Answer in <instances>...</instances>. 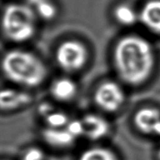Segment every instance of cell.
I'll list each match as a JSON object with an SVG mask.
<instances>
[{"instance_id":"cell-1","label":"cell","mask_w":160,"mask_h":160,"mask_svg":"<svg viewBox=\"0 0 160 160\" xmlns=\"http://www.w3.org/2000/svg\"><path fill=\"white\" fill-rule=\"evenodd\" d=\"M115 72L122 84L139 87L152 76L156 57L152 46L146 39L131 35L122 37L113 52Z\"/></svg>"},{"instance_id":"cell-2","label":"cell","mask_w":160,"mask_h":160,"mask_svg":"<svg viewBox=\"0 0 160 160\" xmlns=\"http://www.w3.org/2000/svg\"><path fill=\"white\" fill-rule=\"evenodd\" d=\"M2 72L6 79L23 89L41 86L48 74L42 59L33 52L22 49L11 50L4 54L2 59Z\"/></svg>"},{"instance_id":"cell-3","label":"cell","mask_w":160,"mask_h":160,"mask_svg":"<svg viewBox=\"0 0 160 160\" xmlns=\"http://www.w3.org/2000/svg\"><path fill=\"white\" fill-rule=\"evenodd\" d=\"M37 17L27 4H11L4 8L2 28L4 36L14 42H27L35 35Z\"/></svg>"},{"instance_id":"cell-4","label":"cell","mask_w":160,"mask_h":160,"mask_svg":"<svg viewBox=\"0 0 160 160\" xmlns=\"http://www.w3.org/2000/svg\"><path fill=\"white\" fill-rule=\"evenodd\" d=\"M92 99L97 108L104 114H116L127 101L123 85L115 80H104L96 86Z\"/></svg>"},{"instance_id":"cell-5","label":"cell","mask_w":160,"mask_h":160,"mask_svg":"<svg viewBox=\"0 0 160 160\" xmlns=\"http://www.w3.org/2000/svg\"><path fill=\"white\" fill-rule=\"evenodd\" d=\"M89 59V52L84 43L69 40L60 43L55 52V60L60 69L76 73L84 69Z\"/></svg>"},{"instance_id":"cell-6","label":"cell","mask_w":160,"mask_h":160,"mask_svg":"<svg viewBox=\"0 0 160 160\" xmlns=\"http://www.w3.org/2000/svg\"><path fill=\"white\" fill-rule=\"evenodd\" d=\"M132 122L139 133L160 138V108L157 106L145 105L137 108Z\"/></svg>"},{"instance_id":"cell-7","label":"cell","mask_w":160,"mask_h":160,"mask_svg":"<svg viewBox=\"0 0 160 160\" xmlns=\"http://www.w3.org/2000/svg\"><path fill=\"white\" fill-rule=\"evenodd\" d=\"M84 128V138L92 142L106 139L111 132V123L104 115L88 113L81 117Z\"/></svg>"},{"instance_id":"cell-8","label":"cell","mask_w":160,"mask_h":160,"mask_svg":"<svg viewBox=\"0 0 160 160\" xmlns=\"http://www.w3.org/2000/svg\"><path fill=\"white\" fill-rule=\"evenodd\" d=\"M33 101L32 95L23 88L5 87L0 93V108L3 113H13L28 107Z\"/></svg>"},{"instance_id":"cell-9","label":"cell","mask_w":160,"mask_h":160,"mask_svg":"<svg viewBox=\"0 0 160 160\" xmlns=\"http://www.w3.org/2000/svg\"><path fill=\"white\" fill-rule=\"evenodd\" d=\"M40 133L42 141L47 146L55 150L69 149L78 140L66 128H52L43 127Z\"/></svg>"},{"instance_id":"cell-10","label":"cell","mask_w":160,"mask_h":160,"mask_svg":"<svg viewBox=\"0 0 160 160\" xmlns=\"http://www.w3.org/2000/svg\"><path fill=\"white\" fill-rule=\"evenodd\" d=\"M49 93L54 101L61 103H67L73 101L78 93L77 82L70 77H59L52 81Z\"/></svg>"},{"instance_id":"cell-11","label":"cell","mask_w":160,"mask_h":160,"mask_svg":"<svg viewBox=\"0 0 160 160\" xmlns=\"http://www.w3.org/2000/svg\"><path fill=\"white\" fill-rule=\"evenodd\" d=\"M139 21L152 32L160 34V0H149L143 5Z\"/></svg>"},{"instance_id":"cell-12","label":"cell","mask_w":160,"mask_h":160,"mask_svg":"<svg viewBox=\"0 0 160 160\" xmlns=\"http://www.w3.org/2000/svg\"><path fill=\"white\" fill-rule=\"evenodd\" d=\"M77 160H120V158L110 147L94 145L83 150Z\"/></svg>"},{"instance_id":"cell-13","label":"cell","mask_w":160,"mask_h":160,"mask_svg":"<svg viewBox=\"0 0 160 160\" xmlns=\"http://www.w3.org/2000/svg\"><path fill=\"white\" fill-rule=\"evenodd\" d=\"M36 17L45 21H51L57 16V7L51 0H26Z\"/></svg>"},{"instance_id":"cell-14","label":"cell","mask_w":160,"mask_h":160,"mask_svg":"<svg viewBox=\"0 0 160 160\" xmlns=\"http://www.w3.org/2000/svg\"><path fill=\"white\" fill-rule=\"evenodd\" d=\"M114 16L115 20L124 26H132L139 20V12H137L134 8L127 4L117 5L115 8Z\"/></svg>"},{"instance_id":"cell-15","label":"cell","mask_w":160,"mask_h":160,"mask_svg":"<svg viewBox=\"0 0 160 160\" xmlns=\"http://www.w3.org/2000/svg\"><path fill=\"white\" fill-rule=\"evenodd\" d=\"M70 116L65 111L59 110L58 108H54L49 114L42 118L44 122L43 127L52 128H66L69 123Z\"/></svg>"},{"instance_id":"cell-16","label":"cell","mask_w":160,"mask_h":160,"mask_svg":"<svg viewBox=\"0 0 160 160\" xmlns=\"http://www.w3.org/2000/svg\"><path fill=\"white\" fill-rule=\"evenodd\" d=\"M44 150L38 146H27L20 155V160H45Z\"/></svg>"},{"instance_id":"cell-17","label":"cell","mask_w":160,"mask_h":160,"mask_svg":"<svg viewBox=\"0 0 160 160\" xmlns=\"http://www.w3.org/2000/svg\"><path fill=\"white\" fill-rule=\"evenodd\" d=\"M66 128L77 139L84 138V128L81 118L71 119L69 123L66 126Z\"/></svg>"},{"instance_id":"cell-18","label":"cell","mask_w":160,"mask_h":160,"mask_svg":"<svg viewBox=\"0 0 160 160\" xmlns=\"http://www.w3.org/2000/svg\"><path fill=\"white\" fill-rule=\"evenodd\" d=\"M158 158H159V159H160V148L159 150H158Z\"/></svg>"},{"instance_id":"cell-19","label":"cell","mask_w":160,"mask_h":160,"mask_svg":"<svg viewBox=\"0 0 160 160\" xmlns=\"http://www.w3.org/2000/svg\"><path fill=\"white\" fill-rule=\"evenodd\" d=\"M3 160H10V159H3Z\"/></svg>"}]
</instances>
